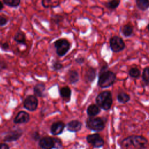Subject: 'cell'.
<instances>
[{"label": "cell", "instance_id": "cell-26", "mask_svg": "<svg viewBox=\"0 0 149 149\" xmlns=\"http://www.w3.org/2000/svg\"><path fill=\"white\" fill-rule=\"evenodd\" d=\"M129 75L132 78H138L140 75V70L137 67H133L129 69Z\"/></svg>", "mask_w": 149, "mask_h": 149}, {"label": "cell", "instance_id": "cell-12", "mask_svg": "<svg viewBox=\"0 0 149 149\" xmlns=\"http://www.w3.org/2000/svg\"><path fill=\"white\" fill-rule=\"evenodd\" d=\"M30 120L29 114L25 111H20L14 119L15 123H27Z\"/></svg>", "mask_w": 149, "mask_h": 149}, {"label": "cell", "instance_id": "cell-20", "mask_svg": "<svg viewBox=\"0 0 149 149\" xmlns=\"http://www.w3.org/2000/svg\"><path fill=\"white\" fill-rule=\"evenodd\" d=\"M15 41H16L17 44L26 45V35L21 30H19L15 34L14 38Z\"/></svg>", "mask_w": 149, "mask_h": 149}, {"label": "cell", "instance_id": "cell-25", "mask_svg": "<svg viewBox=\"0 0 149 149\" xmlns=\"http://www.w3.org/2000/svg\"><path fill=\"white\" fill-rule=\"evenodd\" d=\"M2 2L9 7L17 8L20 5L21 0H2Z\"/></svg>", "mask_w": 149, "mask_h": 149}, {"label": "cell", "instance_id": "cell-15", "mask_svg": "<svg viewBox=\"0 0 149 149\" xmlns=\"http://www.w3.org/2000/svg\"><path fill=\"white\" fill-rule=\"evenodd\" d=\"M34 93L35 96L43 97L45 96V86L43 83H37L34 87Z\"/></svg>", "mask_w": 149, "mask_h": 149}, {"label": "cell", "instance_id": "cell-30", "mask_svg": "<svg viewBox=\"0 0 149 149\" xmlns=\"http://www.w3.org/2000/svg\"><path fill=\"white\" fill-rule=\"evenodd\" d=\"M53 19V22H54L56 24H59V22H61L62 20V16L60 15H56V16H54L52 17Z\"/></svg>", "mask_w": 149, "mask_h": 149}, {"label": "cell", "instance_id": "cell-11", "mask_svg": "<svg viewBox=\"0 0 149 149\" xmlns=\"http://www.w3.org/2000/svg\"><path fill=\"white\" fill-rule=\"evenodd\" d=\"M22 134V131L20 129L14 130L9 132L4 137L5 141H13L17 140Z\"/></svg>", "mask_w": 149, "mask_h": 149}, {"label": "cell", "instance_id": "cell-18", "mask_svg": "<svg viewBox=\"0 0 149 149\" xmlns=\"http://www.w3.org/2000/svg\"><path fill=\"white\" fill-rule=\"evenodd\" d=\"M59 94L61 97L66 101H69L70 99L72 91L70 88L68 86H65L62 87L59 90Z\"/></svg>", "mask_w": 149, "mask_h": 149}, {"label": "cell", "instance_id": "cell-33", "mask_svg": "<svg viewBox=\"0 0 149 149\" xmlns=\"http://www.w3.org/2000/svg\"><path fill=\"white\" fill-rule=\"evenodd\" d=\"M1 48L3 51H7V50H8L9 48V45L8 42H2L1 44Z\"/></svg>", "mask_w": 149, "mask_h": 149}, {"label": "cell", "instance_id": "cell-23", "mask_svg": "<svg viewBox=\"0 0 149 149\" xmlns=\"http://www.w3.org/2000/svg\"><path fill=\"white\" fill-rule=\"evenodd\" d=\"M117 100L119 102L125 104L130 101V97L128 94L125 92H120L117 95Z\"/></svg>", "mask_w": 149, "mask_h": 149}, {"label": "cell", "instance_id": "cell-8", "mask_svg": "<svg viewBox=\"0 0 149 149\" xmlns=\"http://www.w3.org/2000/svg\"><path fill=\"white\" fill-rule=\"evenodd\" d=\"M23 105L28 111H34L37 109L38 106V100L35 95H29L24 100Z\"/></svg>", "mask_w": 149, "mask_h": 149}, {"label": "cell", "instance_id": "cell-31", "mask_svg": "<svg viewBox=\"0 0 149 149\" xmlns=\"http://www.w3.org/2000/svg\"><path fill=\"white\" fill-rule=\"evenodd\" d=\"M54 148H59L62 146V143L60 139L54 138Z\"/></svg>", "mask_w": 149, "mask_h": 149}, {"label": "cell", "instance_id": "cell-1", "mask_svg": "<svg viewBox=\"0 0 149 149\" xmlns=\"http://www.w3.org/2000/svg\"><path fill=\"white\" fill-rule=\"evenodd\" d=\"M108 65L105 63L101 66L98 73V86L102 88H105L112 86L116 80V74L111 70H108Z\"/></svg>", "mask_w": 149, "mask_h": 149}, {"label": "cell", "instance_id": "cell-27", "mask_svg": "<svg viewBox=\"0 0 149 149\" xmlns=\"http://www.w3.org/2000/svg\"><path fill=\"white\" fill-rule=\"evenodd\" d=\"M142 80L146 84H149V67H146L143 69L142 72Z\"/></svg>", "mask_w": 149, "mask_h": 149}, {"label": "cell", "instance_id": "cell-22", "mask_svg": "<svg viewBox=\"0 0 149 149\" xmlns=\"http://www.w3.org/2000/svg\"><path fill=\"white\" fill-rule=\"evenodd\" d=\"M136 3L137 8L142 11L149 9V0H136Z\"/></svg>", "mask_w": 149, "mask_h": 149}, {"label": "cell", "instance_id": "cell-3", "mask_svg": "<svg viewBox=\"0 0 149 149\" xmlns=\"http://www.w3.org/2000/svg\"><path fill=\"white\" fill-rule=\"evenodd\" d=\"M95 101L97 105L101 109L105 111L109 109L113 103V99L111 92L108 90H105L101 92L97 96Z\"/></svg>", "mask_w": 149, "mask_h": 149}, {"label": "cell", "instance_id": "cell-37", "mask_svg": "<svg viewBox=\"0 0 149 149\" xmlns=\"http://www.w3.org/2000/svg\"><path fill=\"white\" fill-rule=\"evenodd\" d=\"M147 27V29H148V31H149V24H148Z\"/></svg>", "mask_w": 149, "mask_h": 149}, {"label": "cell", "instance_id": "cell-2", "mask_svg": "<svg viewBox=\"0 0 149 149\" xmlns=\"http://www.w3.org/2000/svg\"><path fill=\"white\" fill-rule=\"evenodd\" d=\"M147 144V139L142 136L132 135L124 139L121 141V146L126 148L133 146L135 149H146Z\"/></svg>", "mask_w": 149, "mask_h": 149}, {"label": "cell", "instance_id": "cell-34", "mask_svg": "<svg viewBox=\"0 0 149 149\" xmlns=\"http://www.w3.org/2000/svg\"><path fill=\"white\" fill-rule=\"evenodd\" d=\"M85 59L83 56H79L75 59V62L78 64H82L84 62Z\"/></svg>", "mask_w": 149, "mask_h": 149}, {"label": "cell", "instance_id": "cell-28", "mask_svg": "<svg viewBox=\"0 0 149 149\" xmlns=\"http://www.w3.org/2000/svg\"><path fill=\"white\" fill-rule=\"evenodd\" d=\"M63 68V65L58 61H54L52 63V68L54 71H58Z\"/></svg>", "mask_w": 149, "mask_h": 149}, {"label": "cell", "instance_id": "cell-6", "mask_svg": "<svg viewBox=\"0 0 149 149\" xmlns=\"http://www.w3.org/2000/svg\"><path fill=\"white\" fill-rule=\"evenodd\" d=\"M109 47L113 52L118 53L125 49V44L120 37L114 36L110 38Z\"/></svg>", "mask_w": 149, "mask_h": 149}, {"label": "cell", "instance_id": "cell-35", "mask_svg": "<svg viewBox=\"0 0 149 149\" xmlns=\"http://www.w3.org/2000/svg\"><path fill=\"white\" fill-rule=\"evenodd\" d=\"M0 149H9V147L6 144L0 143Z\"/></svg>", "mask_w": 149, "mask_h": 149}, {"label": "cell", "instance_id": "cell-24", "mask_svg": "<svg viewBox=\"0 0 149 149\" xmlns=\"http://www.w3.org/2000/svg\"><path fill=\"white\" fill-rule=\"evenodd\" d=\"M120 0H110L106 3L105 6L107 8L113 10L116 9L120 5Z\"/></svg>", "mask_w": 149, "mask_h": 149}, {"label": "cell", "instance_id": "cell-10", "mask_svg": "<svg viewBox=\"0 0 149 149\" xmlns=\"http://www.w3.org/2000/svg\"><path fill=\"white\" fill-rule=\"evenodd\" d=\"M65 126V125L63 122H56L52 125L51 127V132L53 135H59L62 133Z\"/></svg>", "mask_w": 149, "mask_h": 149}, {"label": "cell", "instance_id": "cell-17", "mask_svg": "<svg viewBox=\"0 0 149 149\" xmlns=\"http://www.w3.org/2000/svg\"><path fill=\"white\" fill-rule=\"evenodd\" d=\"M60 0H41V5L45 8H54L60 5Z\"/></svg>", "mask_w": 149, "mask_h": 149}, {"label": "cell", "instance_id": "cell-7", "mask_svg": "<svg viewBox=\"0 0 149 149\" xmlns=\"http://www.w3.org/2000/svg\"><path fill=\"white\" fill-rule=\"evenodd\" d=\"M86 139L88 143L96 148L101 147L104 144V140L98 133L88 135Z\"/></svg>", "mask_w": 149, "mask_h": 149}, {"label": "cell", "instance_id": "cell-5", "mask_svg": "<svg viewBox=\"0 0 149 149\" xmlns=\"http://www.w3.org/2000/svg\"><path fill=\"white\" fill-rule=\"evenodd\" d=\"M54 47L56 49V54L60 56H63L70 49V43L65 38H59L54 42Z\"/></svg>", "mask_w": 149, "mask_h": 149}, {"label": "cell", "instance_id": "cell-14", "mask_svg": "<svg viewBox=\"0 0 149 149\" xmlns=\"http://www.w3.org/2000/svg\"><path fill=\"white\" fill-rule=\"evenodd\" d=\"M82 123L77 120H73L69 122L67 125V129L70 132H76L79 131L81 128Z\"/></svg>", "mask_w": 149, "mask_h": 149}, {"label": "cell", "instance_id": "cell-21", "mask_svg": "<svg viewBox=\"0 0 149 149\" xmlns=\"http://www.w3.org/2000/svg\"><path fill=\"white\" fill-rule=\"evenodd\" d=\"M121 32L125 37H130L133 33V27L132 25L129 24H125L122 27Z\"/></svg>", "mask_w": 149, "mask_h": 149}, {"label": "cell", "instance_id": "cell-9", "mask_svg": "<svg viewBox=\"0 0 149 149\" xmlns=\"http://www.w3.org/2000/svg\"><path fill=\"white\" fill-rule=\"evenodd\" d=\"M39 146L42 149H52L54 148V140L51 137H44L40 139Z\"/></svg>", "mask_w": 149, "mask_h": 149}, {"label": "cell", "instance_id": "cell-19", "mask_svg": "<svg viewBox=\"0 0 149 149\" xmlns=\"http://www.w3.org/2000/svg\"><path fill=\"white\" fill-rule=\"evenodd\" d=\"M101 108L96 104L90 105L87 109V113L90 117H93L100 113Z\"/></svg>", "mask_w": 149, "mask_h": 149}, {"label": "cell", "instance_id": "cell-36", "mask_svg": "<svg viewBox=\"0 0 149 149\" xmlns=\"http://www.w3.org/2000/svg\"><path fill=\"white\" fill-rule=\"evenodd\" d=\"M3 8V3L1 1H0V11L2 10Z\"/></svg>", "mask_w": 149, "mask_h": 149}, {"label": "cell", "instance_id": "cell-4", "mask_svg": "<svg viewBox=\"0 0 149 149\" xmlns=\"http://www.w3.org/2000/svg\"><path fill=\"white\" fill-rule=\"evenodd\" d=\"M107 119L100 117H89L86 120V126L88 129L94 132H100L104 130Z\"/></svg>", "mask_w": 149, "mask_h": 149}, {"label": "cell", "instance_id": "cell-16", "mask_svg": "<svg viewBox=\"0 0 149 149\" xmlns=\"http://www.w3.org/2000/svg\"><path fill=\"white\" fill-rule=\"evenodd\" d=\"M68 79L70 84H75L79 80V74L76 70H69L68 72Z\"/></svg>", "mask_w": 149, "mask_h": 149}, {"label": "cell", "instance_id": "cell-13", "mask_svg": "<svg viewBox=\"0 0 149 149\" xmlns=\"http://www.w3.org/2000/svg\"><path fill=\"white\" fill-rule=\"evenodd\" d=\"M97 76L96 69L93 67H89L84 74V79L87 83H92L95 80Z\"/></svg>", "mask_w": 149, "mask_h": 149}, {"label": "cell", "instance_id": "cell-32", "mask_svg": "<svg viewBox=\"0 0 149 149\" xmlns=\"http://www.w3.org/2000/svg\"><path fill=\"white\" fill-rule=\"evenodd\" d=\"M8 68L7 63L3 61H0V73L3 70L6 69Z\"/></svg>", "mask_w": 149, "mask_h": 149}, {"label": "cell", "instance_id": "cell-29", "mask_svg": "<svg viewBox=\"0 0 149 149\" xmlns=\"http://www.w3.org/2000/svg\"><path fill=\"white\" fill-rule=\"evenodd\" d=\"M8 22V19L3 16H0V26H5Z\"/></svg>", "mask_w": 149, "mask_h": 149}]
</instances>
